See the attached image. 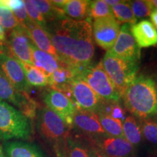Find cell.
I'll list each match as a JSON object with an SVG mask.
<instances>
[{
	"label": "cell",
	"instance_id": "cell-37",
	"mask_svg": "<svg viewBox=\"0 0 157 157\" xmlns=\"http://www.w3.org/2000/svg\"><path fill=\"white\" fill-rule=\"evenodd\" d=\"M68 0H54V1H50L52 5L56 6L57 7H59V8H63V7L66 5V2H67Z\"/></svg>",
	"mask_w": 157,
	"mask_h": 157
},
{
	"label": "cell",
	"instance_id": "cell-8",
	"mask_svg": "<svg viewBox=\"0 0 157 157\" xmlns=\"http://www.w3.org/2000/svg\"><path fill=\"white\" fill-rule=\"evenodd\" d=\"M70 99L76 109L95 113L100 111L104 101L78 76L74 78L71 85Z\"/></svg>",
	"mask_w": 157,
	"mask_h": 157
},
{
	"label": "cell",
	"instance_id": "cell-25",
	"mask_svg": "<svg viewBox=\"0 0 157 157\" xmlns=\"http://www.w3.org/2000/svg\"><path fill=\"white\" fill-rule=\"evenodd\" d=\"M21 63L24 71L27 82L30 87H43L48 85V75L31 64Z\"/></svg>",
	"mask_w": 157,
	"mask_h": 157
},
{
	"label": "cell",
	"instance_id": "cell-3",
	"mask_svg": "<svg viewBox=\"0 0 157 157\" xmlns=\"http://www.w3.org/2000/svg\"><path fill=\"white\" fill-rule=\"evenodd\" d=\"M32 134L30 119L13 105L0 101V140H29Z\"/></svg>",
	"mask_w": 157,
	"mask_h": 157
},
{
	"label": "cell",
	"instance_id": "cell-4",
	"mask_svg": "<svg viewBox=\"0 0 157 157\" xmlns=\"http://www.w3.org/2000/svg\"><path fill=\"white\" fill-rule=\"evenodd\" d=\"M36 129L43 140L53 148L65 142L71 129L58 114L48 107L37 110Z\"/></svg>",
	"mask_w": 157,
	"mask_h": 157
},
{
	"label": "cell",
	"instance_id": "cell-17",
	"mask_svg": "<svg viewBox=\"0 0 157 157\" xmlns=\"http://www.w3.org/2000/svg\"><path fill=\"white\" fill-rule=\"evenodd\" d=\"M2 148L5 157H46L40 147L25 140L5 141Z\"/></svg>",
	"mask_w": 157,
	"mask_h": 157
},
{
	"label": "cell",
	"instance_id": "cell-9",
	"mask_svg": "<svg viewBox=\"0 0 157 157\" xmlns=\"http://www.w3.org/2000/svg\"><path fill=\"white\" fill-rule=\"evenodd\" d=\"M72 129L74 135L91 142L105 135L98 116L95 113L75 108Z\"/></svg>",
	"mask_w": 157,
	"mask_h": 157
},
{
	"label": "cell",
	"instance_id": "cell-15",
	"mask_svg": "<svg viewBox=\"0 0 157 157\" xmlns=\"http://www.w3.org/2000/svg\"><path fill=\"white\" fill-rule=\"evenodd\" d=\"M43 101L46 107L58 114L72 130L75 105L71 100L64 94L50 89L43 95Z\"/></svg>",
	"mask_w": 157,
	"mask_h": 157
},
{
	"label": "cell",
	"instance_id": "cell-5",
	"mask_svg": "<svg viewBox=\"0 0 157 157\" xmlns=\"http://www.w3.org/2000/svg\"><path fill=\"white\" fill-rule=\"evenodd\" d=\"M80 78L87 83L99 97L105 101H119L121 98L113 84L103 67L102 62L91 64L80 71Z\"/></svg>",
	"mask_w": 157,
	"mask_h": 157
},
{
	"label": "cell",
	"instance_id": "cell-32",
	"mask_svg": "<svg viewBox=\"0 0 157 157\" xmlns=\"http://www.w3.org/2000/svg\"><path fill=\"white\" fill-rule=\"evenodd\" d=\"M6 5L14 14L15 18L23 26L31 21L27 14L25 5L22 0H6Z\"/></svg>",
	"mask_w": 157,
	"mask_h": 157
},
{
	"label": "cell",
	"instance_id": "cell-23",
	"mask_svg": "<svg viewBox=\"0 0 157 157\" xmlns=\"http://www.w3.org/2000/svg\"><path fill=\"white\" fill-rule=\"evenodd\" d=\"M91 1L88 0H68L63 7L66 17L76 21H91L89 16Z\"/></svg>",
	"mask_w": 157,
	"mask_h": 157
},
{
	"label": "cell",
	"instance_id": "cell-14",
	"mask_svg": "<svg viewBox=\"0 0 157 157\" xmlns=\"http://www.w3.org/2000/svg\"><path fill=\"white\" fill-rule=\"evenodd\" d=\"M0 72L17 90L27 93L30 91L31 87L27 82L22 66L14 57L0 52Z\"/></svg>",
	"mask_w": 157,
	"mask_h": 157
},
{
	"label": "cell",
	"instance_id": "cell-11",
	"mask_svg": "<svg viewBox=\"0 0 157 157\" xmlns=\"http://www.w3.org/2000/svg\"><path fill=\"white\" fill-rule=\"evenodd\" d=\"M106 53L121 60L139 63L140 48L131 34L130 25L126 23L121 25L114 44Z\"/></svg>",
	"mask_w": 157,
	"mask_h": 157
},
{
	"label": "cell",
	"instance_id": "cell-18",
	"mask_svg": "<svg viewBox=\"0 0 157 157\" xmlns=\"http://www.w3.org/2000/svg\"><path fill=\"white\" fill-rule=\"evenodd\" d=\"M79 72L73 68L60 67L48 76V85L52 90L71 97V85Z\"/></svg>",
	"mask_w": 157,
	"mask_h": 157
},
{
	"label": "cell",
	"instance_id": "cell-33",
	"mask_svg": "<svg viewBox=\"0 0 157 157\" xmlns=\"http://www.w3.org/2000/svg\"><path fill=\"white\" fill-rule=\"evenodd\" d=\"M129 5L136 19L150 16L151 12L154 10L151 4L149 3V1H144V0L129 1Z\"/></svg>",
	"mask_w": 157,
	"mask_h": 157
},
{
	"label": "cell",
	"instance_id": "cell-34",
	"mask_svg": "<svg viewBox=\"0 0 157 157\" xmlns=\"http://www.w3.org/2000/svg\"><path fill=\"white\" fill-rule=\"evenodd\" d=\"M23 2H24L27 14H28V16L31 21L40 25L43 29H44L47 25L46 21H45L43 15L41 14L40 12L38 10V9L35 7L32 1L25 0V1H23Z\"/></svg>",
	"mask_w": 157,
	"mask_h": 157
},
{
	"label": "cell",
	"instance_id": "cell-38",
	"mask_svg": "<svg viewBox=\"0 0 157 157\" xmlns=\"http://www.w3.org/2000/svg\"><path fill=\"white\" fill-rule=\"evenodd\" d=\"M92 156L93 157H106L93 146H92Z\"/></svg>",
	"mask_w": 157,
	"mask_h": 157
},
{
	"label": "cell",
	"instance_id": "cell-28",
	"mask_svg": "<svg viewBox=\"0 0 157 157\" xmlns=\"http://www.w3.org/2000/svg\"><path fill=\"white\" fill-rule=\"evenodd\" d=\"M95 114L98 116L100 123L105 134L111 137L124 138L122 130V121L103 113Z\"/></svg>",
	"mask_w": 157,
	"mask_h": 157
},
{
	"label": "cell",
	"instance_id": "cell-29",
	"mask_svg": "<svg viewBox=\"0 0 157 157\" xmlns=\"http://www.w3.org/2000/svg\"><path fill=\"white\" fill-rule=\"evenodd\" d=\"M125 108H124L119 101H105L104 100L103 105L97 113H103V114L109 116L113 119L120 120L123 122L125 118L127 117Z\"/></svg>",
	"mask_w": 157,
	"mask_h": 157
},
{
	"label": "cell",
	"instance_id": "cell-7",
	"mask_svg": "<svg viewBox=\"0 0 157 157\" xmlns=\"http://www.w3.org/2000/svg\"><path fill=\"white\" fill-rule=\"evenodd\" d=\"M0 101L12 104L29 119L36 118L38 108L29 93L17 90L0 72Z\"/></svg>",
	"mask_w": 157,
	"mask_h": 157
},
{
	"label": "cell",
	"instance_id": "cell-21",
	"mask_svg": "<svg viewBox=\"0 0 157 157\" xmlns=\"http://www.w3.org/2000/svg\"><path fill=\"white\" fill-rule=\"evenodd\" d=\"M33 66L42 70L49 76L60 67H64L62 63L52 55L39 50L31 42Z\"/></svg>",
	"mask_w": 157,
	"mask_h": 157
},
{
	"label": "cell",
	"instance_id": "cell-13",
	"mask_svg": "<svg viewBox=\"0 0 157 157\" xmlns=\"http://www.w3.org/2000/svg\"><path fill=\"white\" fill-rule=\"evenodd\" d=\"M89 143L106 157H137L135 148L124 138L105 134Z\"/></svg>",
	"mask_w": 157,
	"mask_h": 157
},
{
	"label": "cell",
	"instance_id": "cell-16",
	"mask_svg": "<svg viewBox=\"0 0 157 157\" xmlns=\"http://www.w3.org/2000/svg\"><path fill=\"white\" fill-rule=\"evenodd\" d=\"M53 150L58 157H93L91 145L84 139L71 133L64 143Z\"/></svg>",
	"mask_w": 157,
	"mask_h": 157
},
{
	"label": "cell",
	"instance_id": "cell-27",
	"mask_svg": "<svg viewBox=\"0 0 157 157\" xmlns=\"http://www.w3.org/2000/svg\"><path fill=\"white\" fill-rule=\"evenodd\" d=\"M111 9L113 17L120 24L133 25L136 23L137 19L133 14L129 2L122 1L118 5L111 6Z\"/></svg>",
	"mask_w": 157,
	"mask_h": 157
},
{
	"label": "cell",
	"instance_id": "cell-19",
	"mask_svg": "<svg viewBox=\"0 0 157 157\" xmlns=\"http://www.w3.org/2000/svg\"><path fill=\"white\" fill-rule=\"evenodd\" d=\"M130 31L140 48L157 45V30L148 20L130 25Z\"/></svg>",
	"mask_w": 157,
	"mask_h": 157
},
{
	"label": "cell",
	"instance_id": "cell-40",
	"mask_svg": "<svg viewBox=\"0 0 157 157\" xmlns=\"http://www.w3.org/2000/svg\"><path fill=\"white\" fill-rule=\"evenodd\" d=\"M149 3L151 5L153 10L157 9V0H151V1H149Z\"/></svg>",
	"mask_w": 157,
	"mask_h": 157
},
{
	"label": "cell",
	"instance_id": "cell-6",
	"mask_svg": "<svg viewBox=\"0 0 157 157\" xmlns=\"http://www.w3.org/2000/svg\"><path fill=\"white\" fill-rule=\"evenodd\" d=\"M101 62L104 70L121 97L137 76L139 63L121 60L107 53L105 54Z\"/></svg>",
	"mask_w": 157,
	"mask_h": 157
},
{
	"label": "cell",
	"instance_id": "cell-31",
	"mask_svg": "<svg viewBox=\"0 0 157 157\" xmlns=\"http://www.w3.org/2000/svg\"><path fill=\"white\" fill-rule=\"evenodd\" d=\"M90 18L98 19L103 17H113L111 7L105 2L104 0L91 1L89 11Z\"/></svg>",
	"mask_w": 157,
	"mask_h": 157
},
{
	"label": "cell",
	"instance_id": "cell-41",
	"mask_svg": "<svg viewBox=\"0 0 157 157\" xmlns=\"http://www.w3.org/2000/svg\"><path fill=\"white\" fill-rule=\"evenodd\" d=\"M0 157H5V154H4L2 145L0 143Z\"/></svg>",
	"mask_w": 157,
	"mask_h": 157
},
{
	"label": "cell",
	"instance_id": "cell-36",
	"mask_svg": "<svg viewBox=\"0 0 157 157\" xmlns=\"http://www.w3.org/2000/svg\"><path fill=\"white\" fill-rule=\"evenodd\" d=\"M151 17V23L154 26V28L157 30V9L154 10L151 12L150 15Z\"/></svg>",
	"mask_w": 157,
	"mask_h": 157
},
{
	"label": "cell",
	"instance_id": "cell-2",
	"mask_svg": "<svg viewBox=\"0 0 157 157\" xmlns=\"http://www.w3.org/2000/svg\"><path fill=\"white\" fill-rule=\"evenodd\" d=\"M121 97L125 109L137 119L157 116V78L154 76L137 75Z\"/></svg>",
	"mask_w": 157,
	"mask_h": 157
},
{
	"label": "cell",
	"instance_id": "cell-30",
	"mask_svg": "<svg viewBox=\"0 0 157 157\" xmlns=\"http://www.w3.org/2000/svg\"><path fill=\"white\" fill-rule=\"evenodd\" d=\"M19 25L13 12L6 5L5 0H0V25L5 31H10Z\"/></svg>",
	"mask_w": 157,
	"mask_h": 157
},
{
	"label": "cell",
	"instance_id": "cell-1",
	"mask_svg": "<svg viewBox=\"0 0 157 157\" xmlns=\"http://www.w3.org/2000/svg\"><path fill=\"white\" fill-rule=\"evenodd\" d=\"M44 29L64 67L80 73L83 68L93 64L95 46L91 21L65 17L48 23Z\"/></svg>",
	"mask_w": 157,
	"mask_h": 157
},
{
	"label": "cell",
	"instance_id": "cell-39",
	"mask_svg": "<svg viewBox=\"0 0 157 157\" xmlns=\"http://www.w3.org/2000/svg\"><path fill=\"white\" fill-rule=\"evenodd\" d=\"M104 1H105V2L108 5H109L110 7L118 5V4L121 3V2H122V1H120V0H104Z\"/></svg>",
	"mask_w": 157,
	"mask_h": 157
},
{
	"label": "cell",
	"instance_id": "cell-26",
	"mask_svg": "<svg viewBox=\"0 0 157 157\" xmlns=\"http://www.w3.org/2000/svg\"><path fill=\"white\" fill-rule=\"evenodd\" d=\"M140 121L143 140L157 150V116Z\"/></svg>",
	"mask_w": 157,
	"mask_h": 157
},
{
	"label": "cell",
	"instance_id": "cell-22",
	"mask_svg": "<svg viewBox=\"0 0 157 157\" xmlns=\"http://www.w3.org/2000/svg\"><path fill=\"white\" fill-rule=\"evenodd\" d=\"M122 130L125 140L133 146H139L143 140L140 119L132 115L127 116L122 122Z\"/></svg>",
	"mask_w": 157,
	"mask_h": 157
},
{
	"label": "cell",
	"instance_id": "cell-12",
	"mask_svg": "<svg viewBox=\"0 0 157 157\" xmlns=\"http://www.w3.org/2000/svg\"><path fill=\"white\" fill-rule=\"evenodd\" d=\"M120 23L114 17L95 19L92 23L93 39L100 48L109 50L119 36Z\"/></svg>",
	"mask_w": 157,
	"mask_h": 157
},
{
	"label": "cell",
	"instance_id": "cell-35",
	"mask_svg": "<svg viewBox=\"0 0 157 157\" xmlns=\"http://www.w3.org/2000/svg\"><path fill=\"white\" fill-rule=\"evenodd\" d=\"M6 41H7L6 31L0 25V49H2L5 46Z\"/></svg>",
	"mask_w": 157,
	"mask_h": 157
},
{
	"label": "cell",
	"instance_id": "cell-10",
	"mask_svg": "<svg viewBox=\"0 0 157 157\" xmlns=\"http://www.w3.org/2000/svg\"><path fill=\"white\" fill-rule=\"evenodd\" d=\"M4 53L14 57L20 62L33 65L31 42L23 25L9 31Z\"/></svg>",
	"mask_w": 157,
	"mask_h": 157
},
{
	"label": "cell",
	"instance_id": "cell-24",
	"mask_svg": "<svg viewBox=\"0 0 157 157\" xmlns=\"http://www.w3.org/2000/svg\"><path fill=\"white\" fill-rule=\"evenodd\" d=\"M32 2L35 5V7L38 9V10L40 12L41 14L43 15L46 21L47 24L66 17L63 10L56 7L51 3L50 1L34 0L32 1Z\"/></svg>",
	"mask_w": 157,
	"mask_h": 157
},
{
	"label": "cell",
	"instance_id": "cell-20",
	"mask_svg": "<svg viewBox=\"0 0 157 157\" xmlns=\"http://www.w3.org/2000/svg\"><path fill=\"white\" fill-rule=\"evenodd\" d=\"M32 44L39 50L52 55L58 59V55L52 46L48 33L42 27L30 21L23 26Z\"/></svg>",
	"mask_w": 157,
	"mask_h": 157
}]
</instances>
